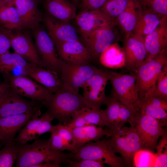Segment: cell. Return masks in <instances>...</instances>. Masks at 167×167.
<instances>
[{"instance_id": "6da1fadb", "label": "cell", "mask_w": 167, "mask_h": 167, "mask_svg": "<svg viewBox=\"0 0 167 167\" xmlns=\"http://www.w3.org/2000/svg\"><path fill=\"white\" fill-rule=\"evenodd\" d=\"M68 156V153L52 147L50 137L46 139H38L30 144H19L16 166L32 167L45 162H53L60 165L66 164Z\"/></svg>"}, {"instance_id": "7a4b0ae2", "label": "cell", "mask_w": 167, "mask_h": 167, "mask_svg": "<svg viewBox=\"0 0 167 167\" xmlns=\"http://www.w3.org/2000/svg\"><path fill=\"white\" fill-rule=\"evenodd\" d=\"M47 111L60 124L67 125L74 114L85 108H92L83 96L66 89L53 94L42 103Z\"/></svg>"}, {"instance_id": "3957f363", "label": "cell", "mask_w": 167, "mask_h": 167, "mask_svg": "<svg viewBox=\"0 0 167 167\" xmlns=\"http://www.w3.org/2000/svg\"><path fill=\"white\" fill-rule=\"evenodd\" d=\"M68 157L73 161L82 159L96 161L112 167H122L126 165L123 158L117 156L114 151L110 136L82 145L74 152L68 153Z\"/></svg>"}, {"instance_id": "277c9868", "label": "cell", "mask_w": 167, "mask_h": 167, "mask_svg": "<svg viewBox=\"0 0 167 167\" xmlns=\"http://www.w3.org/2000/svg\"><path fill=\"white\" fill-rule=\"evenodd\" d=\"M109 81L112 87L110 96L135 113L140 112L139 99L136 86L135 73L122 74L105 69Z\"/></svg>"}, {"instance_id": "5b68a950", "label": "cell", "mask_w": 167, "mask_h": 167, "mask_svg": "<svg viewBox=\"0 0 167 167\" xmlns=\"http://www.w3.org/2000/svg\"><path fill=\"white\" fill-rule=\"evenodd\" d=\"M167 64V50L146 60L135 70L136 86L139 99L150 97L154 91L157 79Z\"/></svg>"}, {"instance_id": "8992f818", "label": "cell", "mask_w": 167, "mask_h": 167, "mask_svg": "<svg viewBox=\"0 0 167 167\" xmlns=\"http://www.w3.org/2000/svg\"><path fill=\"white\" fill-rule=\"evenodd\" d=\"M110 137L114 151L120 154L128 167L132 166L135 153L141 149H145L136 129L131 126H124L111 133Z\"/></svg>"}, {"instance_id": "52a82bcc", "label": "cell", "mask_w": 167, "mask_h": 167, "mask_svg": "<svg viewBox=\"0 0 167 167\" xmlns=\"http://www.w3.org/2000/svg\"><path fill=\"white\" fill-rule=\"evenodd\" d=\"M32 30L35 46L42 66L59 75L62 61L58 55L53 40L40 24Z\"/></svg>"}, {"instance_id": "ba28073f", "label": "cell", "mask_w": 167, "mask_h": 167, "mask_svg": "<svg viewBox=\"0 0 167 167\" xmlns=\"http://www.w3.org/2000/svg\"><path fill=\"white\" fill-rule=\"evenodd\" d=\"M59 75L63 88L79 93L86 81L99 69L90 63L75 64L62 61Z\"/></svg>"}, {"instance_id": "9c48e42d", "label": "cell", "mask_w": 167, "mask_h": 167, "mask_svg": "<svg viewBox=\"0 0 167 167\" xmlns=\"http://www.w3.org/2000/svg\"><path fill=\"white\" fill-rule=\"evenodd\" d=\"M10 88L23 97L42 103L53 94L49 90L27 76H15L10 74L3 75Z\"/></svg>"}, {"instance_id": "30bf717a", "label": "cell", "mask_w": 167, "mask_h": 167, "mask_svg": "<svg viewBox=\"0 0 167 167\" xmlns=\"http://www.w3.org/2000/svg\"><path fill=\"white\" fill-rule=\"evenodd\" d=\"M109 81L104 69L99 68L98 71L90 77L81 88L83 96L93 109H100L109 102L105 90Z\"/></svg>"}, {"instance_id": "8fae6325", "label": "cell", "mask_w": 167, "mask_h": 167, "mask_svg": "<svg viewBox=\"0 0 167 167\" xmlns=\"http://www.w3.org/2000/svg\"><path fill=\"white\" fill-rule=\"evenodd\" d=\"M39 103H41L24 99L9 85L0 99V118L35 111L41 108Z\"/></svg>"}, {"instance_id": "7c38bea8", "label": "cell", "mask_w": 167, "mask_h": 167, "mask_svg": "<svg viewBox=\"0 0 167 167\" xmlns=\"http://www.w3.org/2000/svg\"><path fill=\"white\" fill-rule=\"evenodd\" d=\"M134 127L138 133L145 148L152 151L156 148L159 137L165 132L158 120L140 112L135 118Z\"/></svg>"}, {"instance_id": "4fadbf2b", "label": "cell", "mask_w": 167, "mask_h": 167, "mask_svg": "<svg viewBox=\"0 0 167 167\" xmlns=\"http://www.w3.org/2000/svg\"><path fill=\"white\" fill-rule=\"evenodd\" d=\"M107 107L104 110L107 126L106 128L112 133L129 123L134 126L135 118L139 113H135L121 102L110 96Z\"/></svg>"}, {"instance_id": "5bb4252c", "label": "cell", "mask_w": 167, "mask_h": 167, "mask_svg": "<svg viewBox=\"0 0 167 167\" xmlns=\"http://www.w3.org/2000/svg\"><path fill=\"white\" fill-rule=\"evenodd\" d=\"M3 30L9 37L11 46L15 53L30 63L43 67L35 46L28 33L22 31V30L13 31L3 28Z\"/></svg>"}, {"instance_id": "9a60e30c", "label": "cell", "mask_w": 167, "mask_h": 167, "mask_svg": "<svg viewBox=\"0 0 167 167\" xmlns=\"http://www.w3.org/2000/svg\"><path fill=\"white\" fill-rule=\"evenodd\" d=\"M126 37L123 48L125 55V66L131 72L134 73L146 58L144 37L133 32Z\"/></svg>"}, {"instance_id": "2e32d148", "label": "cell", "mask_w": 167, "mask_h": 167, "mask_svg": "<svg viewBox=\"0 0 167 167\" xmlns=\"http://www.w3.org/2000/svg\"><path fill=\"white\" fill-rule=\"evenodd\" d=\"M75 19L83 39L97 29L113 27L115 24L114 19L100 9L82 10L77 14Z\"/></svg>"}, {"instance_id": "e0dca14e", "label": "cell", "mask_w": 167, "mask_h": 167, "mask_svg": "<svg viewBox=\"0 0 167 167\" xmlns=\"http://www.w3.org/2000/svg\"><path fill=\"white\" fill-rule=\"evenodd\" d=\"M112 26H106L95 30L83 39V44L89 52L92 61H99L101 54L114 43L115 34Z\"/></svg>"}, {"instance_id": "ac0fdd59", "label": "cell", "mask_w": 167, "mask_h": 167, "mask_svg": "<svg viewBox=\"0 0 167 167\" xmlns=\"http://www.w3.org/2000/svg\"><path fill=\"white\" fill-rule=\"evenodd\" d=\"M54 43L59 58L66 62L80 64L92 61L88 50L79 41Z\"/></svg>"}, {"instance_id": "d6986e66", "label": "cell", "mask_w": 167, "mask_h": 167, "mask_svg": "<svg viewBox=\"0 0 167 167\" xmlns=\"http://www.w3.org/2000/svg\"><path fill=\"white\" fill-rule=\"evenodd\" d=\"M36 111L0 118L1 144L7 146L13 143L16 133L31 118Z\"/></svg>"}, {"instance_id": "ffe728a7", "label": "cell", "mask_w": 167, "mask_h": 167, "mask_svg": "<svg viewBox=\"0 0 167 167\" xmlns=\"http://www.w3.org/2000/svg\"><path fill=\"white\" fill-rule=\"evenodd\" d=\"M43 19L47 32L53 42L79 41L75 28L69 23L60 21L48 14L45 15Z\"/></svg>"}, {"instance_id": "44dd1931", "label": "cell", "mask_w": 167, "mask_h": 167, "mask_svg": "<svg viewBox=\"0 0 167 167\" xmlns=\"http://www.w3.org/2000/svg\"><path fill=\"white\" fill-rule=\"evenodd\" d=\"M27 75L53 94L64 89L59 75L50 69L32 64L27 70Z\"/></svg>"}, {"instance_id": "7402d4cb", "label": "cell", "mask_w": 167, "mask_h": 167, "mask_svg": "<svg viewBox=\"0 0 167 167\" xmlns=\"http://www.w3.org/2000/svg\"><path fill=\"white\" fill-rule=\"evenodd\" d=\"M14 5L19 16L24 28L33 29L42 21L37 6V0H15Z\"/></svg>"}, {"instance_id": "603a6c76", "label": "cell", "mask_w": 167, "mask_h": 167, "mask_svg": "<svg viewBox=\"0 0 167 167\" xmlns=\"http://www.w3.org/2000/svg\"><path fill=\"white\" fill-rule=\"evenodd\" d=\"M144 41L147 51L145 61L167 50V19H164L153 32L145 36Z\"/></svg>"}, {"instance_id": "cb8c5ba5", "label": "cell", "mask_w": 167, "mask_h": 167, "mask_svg": "<svg viewBox=\"0 0 167 167\" xmlns=\"http://www.w3.org/2000/svg\"><path fill=\"white\" fill-rule=\"evenodd\" d=\"M140 112L158 120L162 126L167 124V101L154 97L139 99Z\"/></svg>"}, {"instance_id": "d4e9b609", "label": "cell", "mask_w": 167, "mask_h": 167, "mask_svg": "<svg viewBox=\"0 0 167 167\" xmlns=\"http://www.w3.org/2000/svg\"><path fill=\"white\" fill-rule=\"evenodd\" d=\"M88 124L106 128L107 123L104 110L85 108L76 112L67 125L73 128Z\"/></svg>"}, {"instance_id": "484cf974", "label": "cell", "mask_w": 167, "mask_h": 167, "mask_svg": "<svg viewBox=\"0 0 167 167\" xmlns=\"http://www.w3.org/2000/svg\"><path fill=\"white\" fill-rule=\"evenodd\" d=\"M45 7L49 15L63 22L69 23L77 15L76 6L68 0H46Z\"/></svg>"}, {"instance_id": "4316f807", "label": "cell", "mask_w": 167, "mask_h": 167, "mask_svg": "<svg viewBox=\"0 0 167 167\" xmlns=\"http://www.w3.org/2000/svg\"><path fill=\"white\" fill-rule=\"evenodd\" d=\"M72 129L76 149L86 143L101 139L105 136H110L111 134L108 129H104L102 127L93 124L87 125Z\"/></svg>"}, {"instance_id": "83f0119b", "label": "cell", "mask_w": 167, "mask_h": 167, "mask_svg": "<svg viewBox=\"0 0 167 167\" xmlns=\"http://www.w3.org/2000/svg\"><path fill=\"white\" fill-rule=\"evenodd\" d=\"M0 27L13 31L24 29L19 14L14 5L3 0L0 1Z\"/></svg>"}, {"instance_id": "f1b7e54d", "label": "cell", "mask_w": 167, "mask_h": 167, "mask_svg": "<svg viewBox=\"0 0 167 167\" xmlns=\"http://www.w3.org/2000/svg\"><path fill=\"white\" fill-rule=\"evenodd\" d=\"M99 61L104 66L113 69L119 68L125 66L124 52L117 43H113L100 55Z\"/></svg>"}, {"instance_id": "f546056e", "label": "cell", "mask_w": 167, "mask_h": 167, "mask_svg": "<svg viewBox=\"0 0 167 167\" xmlns=\"http://www.w3.org/2000/svg\"><path fill=\"white\" fill-rule=\"evenodd\" d=\"M141 10L134 0H130L125 9L116 18L126 36L133 32Z\"/></svg>"}, {"instance_id": "4dcf8cb0", "label": "cell", "mask_w": 167, "mask_h": 167, "mask_svg": "<svg viewBox=\"0 0 167 167\" xmlns=\"http://www.w3.org/2000/svg\"><path fill=\"white\" fill-rule=\"evenodd\" d=\"M138 17L133 32L145 37L153 32L167 17H162L156 13L143 11Z\"/></svg>"}, {"instance_id": "1f68e13d", "label": "cell", "mask_w": 167, "mask_h": 167, "mask_svg": "<svg viewBox=\"0 0 167 167\" xmlns=\"http://www.w3.org/2000/svg\"><path fill=\"white\" fill-rule=\"evenodd\" d=\"M40 109H37L31 118L20 130L15 141L20 144H24L38 138L37 133L41 122Z\"/></svg>"}, {"instance_id": "d6a6232c", "label": "cell", "mask_w": 167, "mask_h": 167, "mask_svg": "<svg viewBox=\"0 0 167 167\" xmlns=\"http://www.w3.org/2000/svg\"><path fill=\"white\" fill-rule=\"evenodd\" d=\"M15 52L0 55V74L10 73L17 67L28 69L32 65Z\"/></svg>"}, {"instance_id": "836d02e7", "label": "cell", "mask_w": 167, "mask_h": 167, "mask_svg": "<svg viewBox=\"0 0 167 167\" xmlns=\"http://www.w3.org/2000/svg\"><path fill=\"white\" fill-rule=\"evenodd\" d=\"M15 141L0 150V167H12L18 156L19 144Z\"/></svg>"}, {"instance_id": "e575fe53", "label": "cell", "mask_w": 167, "mask_h": 167, "mask_svg": "<svg viewBox=\"0 0 167 167\" xmlns=\"http://www.w3.org/2000/svg\"><path fill=\"white\" fill-rule=\"evenodd\" d=\"M130 0H107L100 9L114 19L126 8Z\"/></svg>"}, {"instance_id": "d590c367", "label": "cell", "mask_w": 167, "mask_h": 167, "mask_svg": "<svg viewBox=\"0 0 167 167\" xmlns=\"http://www.w3.org/2000/svg\"><path fill=\"white\" fill-rule=\"evenodd\" d=\"M152 97L167 101V64L163 67L157 79L155 89L150 97Z\"/></svg>"}, {"instance_id": "8d00e7d4", "label": "cell", "mask_w": 167, "mask_h": 167, "mask_svg": "<svg viewBox=\"0 0 167 167\" xmlns=\"http://www.w3.org/2000/svg\"><path fill=\"white\" fill-rule=\"evenodd\" d=\"M155 153L147 149H143L134 155L133 160L135 167H153Z\"/></svg>"}, {"instance_id": "74e56055", "label": "cell", "mask_w": 167, "mask_h": 167, "mask_svg": "<svg viewBox=\"0 0 167 167\" xmlns=\"http://www.w3.org/2000/svg\"><path fill=\"white\" fill-rule=\"evenodd\" d=\"M159 143L156 148L155 160L153 167H165L167 166V135L165 132L161 136Z\"/></svg>"}, {"instance_id": "f35d334b", "label": "cell", "mask_w": 167, "mask_h": 167, "mask_svg": "<svg viewBox=\"0 0 167 167\" xmlns=\"http://www.w3.org/2000/svg\"><path fill=\"white\" fill-rule=\"evenodd\" d=\"M52 131L56 132L63 141L71 148L73 151L71 153L75 150V142L72 128L67 125L58 123L53 125L50 132Z\"/></svg>"}, {"instance_id": "ab89813d", "label": "cell", "mask_w": 167, "mask_h": 167, "mask_svg": "<svg viewBox=\"0 0 167 167\" xmlns=\"http://www.w3.org/2000/svg\"><path fill=\"white\" fill-rule=\"evenodd\" d=\"M157 14L162 17H167V0H154L145 10Z\"/></svg>"}, {"instance_id": "60d3db41", "label": "cell", "mask_w": 167, "mask_h": 167, "mask_svg": "<svg viewBox=\"0 0 167 167\" xmlns=\"http://www.w3.org/2000/svg\"><path fill=\"white\" fill-rule=\"evenodd\" d=\"M40 117L41 122L37 133L38 138L44 133L50 132L53 126L51 122L54 119L47 111L41 114Z\"/></svg>"}, {"instance_id": "b9f144b4", "label": "cell", "mask_w": 167, "mask_h": 167, "mask_svg": "<svg viewBox=\"0 0 167 167\" xmlns=\"http://www.w3.org/2000/svg\"><path fill=\"white\" fill-rule=\"evenodd\" d=\"M66 164L71 167H104V164L101 162L90 159H82L73 161L68 159Z\"/></svg>"}, {"instance_id": "7bdbcfd3", "label": "cell", "mask_w": 167, "mask_h": 167, "mask_svg": "<svg viewBox=\"0 0 167 167\" xmlns=\"http://www.w3.org/2000/svg\"><path fill=\"white\" fill-rule=\"evenodd\" d=\"M51 133V144L54 149L60 151L67 150L71 152H72L71 148L67 144L55 131H52Z\"/></svg>"}, {"instance_id": "ee69618b", "label": "cell", "mask_w": 167, "mask_h": 167, "mask_svg": "<svg viewBox=\"0 0 167 167\" xmlns=\"http://www.w3.org/2000/svg\"><path fill=\"white\" fill-rule=\"evenodd\" d=\"M107 0H81V6L82 9V10L100 9L104 5Z\"/></svg>"}, {"instance_id": "f6af8a7d", "label": "cell", "mask_w": 167, "mask_h": 167, "mask_svg": "<svg viewBox=\"0 0 167 167\" xmlns=\"http://www.w3.org/2000/svg\"><path fill=\"white\" fill-rule=\"evenodd\" d=\"M11 46L10 40L2 28L0 30V55L9 52Z\"/></svg>"}, {"instance_id": "bcb514c9", "label": "cell", "mask_w": 167, "mask_h": 167, "mask_svg": "<svg viewBox=\"0 0 167 167\" xmlns=\"http://www.w3.org/2000/svg\"><path fill=\"white\" fill-rule=\"evenodd\" d=\"M154 0H134L141 10H146Z\"/></svg>"}, {"instance_id": "7dc6e473", "label": "cell", "mask_w": 167, "mask_h": 167, "mask_svg": "<svg viewBox=\"0 0 167 167\" xmlns=\"http://www.w3.org/2000/svg\"><path fill=\"white\" fill-rule=\"evenodd\" d=\"M60 165L53 162H45L34 165L32 167H59Z\"/></svg>"}, {"instance_id": "c3c4849f", "label": "cell", "mask_w": 167, "mask_h": 167, "mask_svg": "<svg viewBox=\"0 0 167 167\" xmlns=\"http://www.w3.org/2000/svg\"><path fill=\"white\" fill-rule=\"evenodd\" d=\"M9 86L8 81L4 77V81L0 84V99Z\"/></svg>"}, {"instance_id": "681fc988", "label": "cell", "mask_w": 167, "mask_h": 167, "mask_svg": "<svg viewBox=\"0 0 167 167\" xmlns=\"http://www.w3.org/2000/svg\"><path fill=\"white\" fill-rule=\"evenodd\" d=\"M3 0L8 3H9L14 5V2L15 0Z\"/></svg>"}, {"instance_id": "f907efd6", "label": "cell", "mask_w": 167, "mask_h": 167, "mask_svg": "<svg viewBox=\"0 0 167 167\" xmlns=\"http://www.w3.org/2000/svg\"><path fill=\"white\" fill-rule=\"evenodd\" d=\"M73 2V4H74L75 6L79 2V0H71Z\"/></svg>"}, {"instance_id": "816d5d0a", "label": "cell", "mask_w": 167, "mask_h": 167, "mask_svg": "<svg viewBox=\"0 0 167 167\" xmlns=\"http://www.w3.org/2000/svg\"><path fill=\"white\" fill-rule=\"evenodd\" d=\"M1 141L0 140V147H1Z\"/></svg>"}, {"instance_id": "f5cc1de1", "label": "cell", "mask_w": 167, "mask_h": 167, "mask_svg": "<svg viewBox=\"0 0 167 167\" xmlns=\"http://www.w3.org/2000/svg\"><path fill=\"white\" fill-rule=\"evenodd\" d=\"M2 28L0 27V30H1L2 29Z\"/></svg>"}, {"instance_id": "db71d44e", "label": "cell", "mask_w": 167, "mask_h": 167, "mask_svg": "<svg viewBox=\"0 0 167 167\" xmlns=\"http://www.w3.org/2000/svg\"><path fill=\"white\" fill-rule=\"evenodd\" d=\"M1 137H0V140L1 141Z\"/></svg>"}, {"instance_id": "11a10c76", "label": "cell", "mask_w": 167, "mask_h": 167, "mask_svg": "<svg viewBox=\"0 0 167 167\" xmlns=\"http://www.w3.org/2000/svg\"><path fill=\"white\" fill-rule=\"evenodd\" d=\"M1 0H0V1H1Z\"/></svg>"}, {"instance_id": "9f6ffc18", "label": "cell", "mask_w": 167, "mask_h": 167, "mask_svg": "<svg viewBox=\"0 0 167 167\" xmlns=\"http://www.w3.org/2000/svg\"></svg>"}]
</instances>
